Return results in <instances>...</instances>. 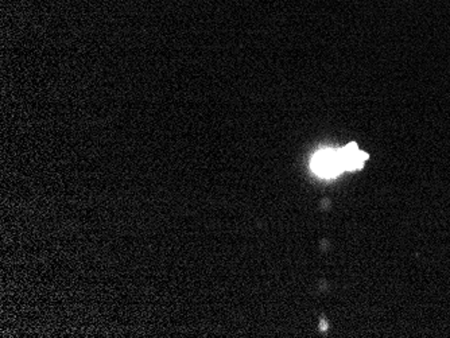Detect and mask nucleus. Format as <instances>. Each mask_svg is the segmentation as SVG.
Listing matches in <instances>:
<instances>
[{"label":"nucleus","mask_w":450,"mask_h":338,"mask_svg":"<svg viewBox=\"0 0 450 338\" xmlns=\"http://www.w3.org/2000/svg\"><path fill=\"white\" fill-rule=\"evenodd\" d=\"M312 169L321 177H332L345 170L338 150L319 151L312 160Z\"/></svg>","instance_id":"f257e3e1"},{"label":"nucleus","mask_w":450,"mask_h":338,"mask_svg":"<svg viewBox=\"0 0 450 338\" xmlns=\"http://www.w3.org/2000/svg\"><path fill=\"white\" fill-rule=\"evenodd\" d=\"M338 151H340V157H341L345 170L360 169L361 166L364 164V160L368 159V154L360 151L358 149L356 143H351L345 149H341Z\"/></svg>","instance_id":"f03ea898"}]
</instances>
